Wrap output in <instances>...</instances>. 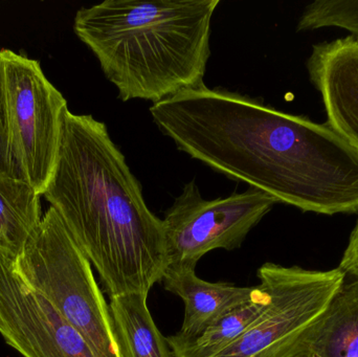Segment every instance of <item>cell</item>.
<instances>
[{
	"mask_svg": "<svg viewBox=\"0 0 358 357\" xmlns=\"http://www.w3.org/2000/svg\"><path fill=\"white\" fill-rule=\"evenodd\" d=\"M179 150L303 212H358V151L328 123L206 85L153 104Z\"/></svg>",
	"mask_w": 358,
	"mask_h": 357,
	"instance_id": "obj_1",
	"label": "cell"
},
{
	"mask_svg": "<svg viewBox=\"0 0 358 357\" xmlns=\"http://www.w3.org/2000/svg\"><path fill=\"white\" fill-rule=\"evenodd\" d=\"M42 196L96 268L109 298L148 295L169 266L163 220L106 125L67 111L58 161Z\"/></svg>",
	"mask_w": 358,
	"mask_h": 357,
	"instance_id": "obj_2",
	"label": "cell"
},
{
	"mask_svg": "<svg viewBox=\"0 0 358 357\" xmlns=\"http://www.w3.org/2000/svg\"><path fill=\"white\" fill-rule=\"evenodd\" d=\"M219 0H106L82 8L73 31L122 101L157 103L204 85Z\"/></svg>",
	"mask_w": 358,
	"mask_h": 357,
	"instance_id": "obj_3",
	"label": "cell"
},
{
	"mask_svg": "<svg viewBox=\"0 0 358 357\" xmlns=\"http://www.w3.org/2000/svg\"><path fill=\"white\" fill-rule=\"evenodd\" d=\"M13 263L25 285L84 337L96 357H121L110 308L92 263L52 207Z\"/></svg>",
	"mask_w": 358,
	"mask_h": 357,
	"instance_id": "obj_4",
	"label": "cell"
},
{
	"mask_svg": "<svg viewBox=\"0 0 358 357\" xmlns=\"http://www.w3.org/2000/svg\"><path fill=\"white\" fill-rule=\"evenodd\" d=\"M12 177L43 195L58 161L67 101L39 61L0 50Z\"/></svg>",
	"mask_w": 358,
	"mask_h": 357,
	"instance_id": "obj_5",
	"label": "cell"
},
{
	"mask_svg": "<svg viewBox=\"0 0 358 357\" xmlns=\"http://www.w3.org/2000/svg\"><path fill=\"white\" fill-rule=\"evenodd\" d=\"M258 278L268 304L241 337L214 357L289 356L327 310L346 275L338 268L309 270L265 263Z\"/></svg>",
	"mask_w": 358,
	"mask_h": 357,
	"instance_id": "obj_6",
	"label": "cell"
},
{
	"mask_svg": "<svg viewBox=\"0 0 358 357\" xmlns=\"http://www.w3.org/2000/svg\"><path fill=\"white\" fill-rule=\"evenodd\" d=\"M278 203L257 189L206 201L189 182L163 219L169 266H193L214 249H239Z\"/></svg>",
	"mask_w": 358,
	"mask_h": 357,
	"instance_id": "obj_7",
	"label": "cell"
},
{
	"mask_svg": "<svg viewBox=\"0 0 358 357\" xmlns=\"http://www.w3.org/2000/svg\"><path fill=\"white\" fill-rule=\"evenodd\" d=\"M0 335L23 357H96L84 337L25 285L0 253Z\"/></svg>",
	"mask_w": 358,
	"mask_h": 357,
	"instance_id": "obj_8",
	"label": "cell"
},
{
	"mask_svg": "<svg viewBox=\"0 0 358 357\" xmlns=\"http://www.w3.org/2000/svg\"><path fill=\"white\" fill-rule=\"evenodd\" d=\"M307 69L327 123L358 151V42L347 36L315 44Z\"/></svg>",
	"mask_w": 358,
	"mask_h": 357,
	"instance_id": "obj_9",
	"label": "cell"
},
{
	"mask_svg": "<svg viewBox=\"0 0 358 357\" xmlns=\"http://www.w3.org/2000/svg\"><path fill=\"white\" fill-rule=\"evenodd\" d=\"M162 282L166 291L185 303L182 326L173 335L180 341L195 339L225 314L250 301L257 291V286L239 287L202 280L193 266H168Z\"/></svg>",
	"mask_w": 358,
	"mask_h": 357,
	"instance_id": "obj_10",
	"label": "cell"
},
{
	"mask_svg": "<svg viewBox=\"0 0 358 357\" xmlns=\"http://www.w3.org/2000/svg\"><path fill=\"white\" fill-rule=\"evenodd\" d=\"M303 343L317 357H358V280L345 281Z\"/></svg>",
	"mask_w": 358,
	"mask_h": 357,
	"instance_id": "obj_11",
	"label": "cell"
},
{
	"mask_svg": "<svg viewBox=\"0 0 358 357\" xmlns=\"http://www.w3.org/2000/svg\"><path fill=\"white\" fill-rule=\"evenodd\" d=\"M148 295L110 298L111 316L121 357H174L149 312Z\"/></svg>",
	"mask_w": 358,
	"mask_h": 357,
	"instance_id": "obj_12",
	"label": "cell"
},
{
	"mask_svg": "<svg viewBox=\"0 0 358 357\" xmlns=\"http://www.w3.org/2000/svg\"><path fill=\"white\" fill-rule=\"evenodd\" d=\"M40 197L22 180L0 175V253H22L42 219Z\"/></svg>",
	"mask_w": 358,
	"mask_h": 357,
	"instance_id": "obj_13",
	"label": "cell"
},
{
	"mask_svg": "<svg viewBox=\"0 0 358 357\" xmlns=\"http://www.w3.org/2000/svg\"><path fill=\"white\" fill-rule=\"evenodd\" d=\"M268 293L257 285L252 299L229 312L218 322L189 341H180L173 335L167 337L174 357H214L229 347L262 314L268 304Z\"/></svg>",
	"mask_w": 358,
	"mask_h": 357,
	"instance_id": "obj_14",
	"label": "cell"
},
{
	"mask_svg": "<svg viewBox=\"0 0 358 357\" xmlns=\"http://www.w3.org/2000/svg\"><path fill=\"white\" fill-rule=\"evenodd\" d=\"M338 27L358 42V0H315L303 10L296 31Z\"/></svg>",
	"mask_w": 358,
	"mask_h": 357,
	"instance_id": "obj_15",
	"label": "cell"
},
{
	"mask_svg": "<svg viewBox=\"0 0 358 357\" xmlns=\"http://www.w3.org/2000/svg\"><path fill=\"white\" fill-rule=\"evenodd\" d=\"M10 146H8V124L4 106L3 87L0 73V175H10Z\"/></svg>",
	"mask_w": 358,
	"mask_h": 357,
	"instance_id": "obj_16",
	"label": "cell"
},
{
	"mask_svg": "<svg viewBox=\"0 0 358 357\" xmlns=\"http://www.w3.org/2000/svg\"><path fill=\"white\" fill-rule=\"evenodd\" d=\"M338 268L346 276L349 275L352 277L353 280H358V220L351 233L348 245Z\"/></svg>",
	"mask_w": 358,
	"mask_h": 357,
	"instance_id": "obj_17",
	"label": "cell"
},
{
	"mask_svg": "<svg viewBox=\"0 0 358 357\" xmlns=\"http://www.w3.org/2000/svg\"><path fill=\"white\" fill-rule=\"evenodd\" d=\"M288 357H317L311 352V350L305 345L304 343H301L300 346L292 352Z\"/></svg>",
	"mask_w": 358,
	"mask_h": 357,
	"instance_id": "obj_18",
	"label": "cell"
}]
</instances>
